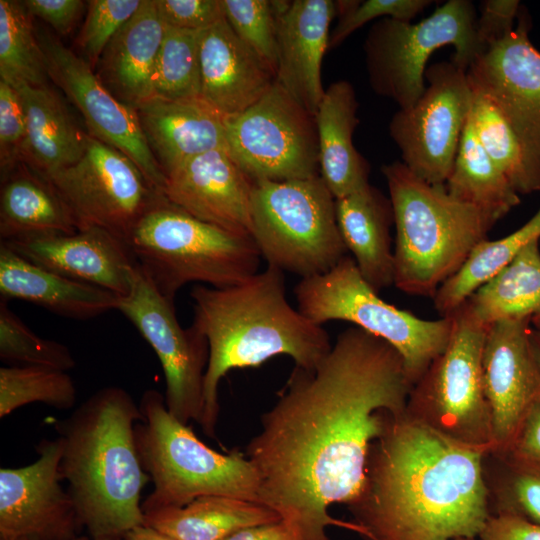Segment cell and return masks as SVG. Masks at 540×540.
<instances>
[{"mask_svg":"<svg viewBox=\"0 0 540 540\" xmlns=\"http://www.w3.org/2000/svg\"><path fill=\"white\" fill-rule=\"evenodd\" d=\"M412 387L396 349L355 326L315 368L294 366L244 452L259 476V503L303 540H330L329 526L360 535L329 508L358 497L370 446L405 415Z\"/></svg>","mask_w":540,"mask_h":540,"instance_id":"1","label":"cell"},{"mask_svg":"<svg viewBox=\"0 0 540 540\" xmlns=\"http://www.w3.org/2000/svg\"><path fill=\"white\" fill-rule=\"evenodd\" d=\"M486 453L404 416L369 450L363 488L347 505L365 540L479 537L491 516Z\"/></svg>","mask_w":540,"mask_h":540,"instance_id":"2","label":"cell"},{"mask_svg":"<svg viewBox=\"0 0 540 540\" xmlns=\"http://www.w3.org/2000/svg\"><path fill=\"white\" fill-rule=\"evenodd\" d=\"M190 297L192 324L209 346L199 424L208 437L215 438L218 387L229 371L260 366L277 355L313 369L331 349L327 331L289 303L283 271L274 266L229 287L197 285Z\"/></svg>","mask_w":540,"mask_h":540,"instance_id":"3","label":"cell"},{"mask_svg":"<svg viewBox=\"0 0 540 540\" xmlns=\"http://www.w3.org/2000/svg\"><path fill=\"white\" fill-rule=\"evenodd\" d=\"M140 407L123 388L99 389L57 421L60 470L91 540L124 538L144 524L141 495L151 481L139 456Z\"/></svg>","mask_w":540,"mask_h":540,"instance_id":"4","label":"cell"},{"mask_svg":"<svg viewBox=\"0 0 540 540\" xmlns=\"http://www.w3.org/2000/svg\"><path fill=\"white\" fill-rule=\"evenodd\" d=\"M395 225L394 285L409 295H435L497 222L433 185L402 162L381 168Z\"/></svg>","mask_w":540,"mask_h":540,"instance_id":"5","label":"cell"},{"mask_svg":"<svg viewBox=\"0 0 540 540\" xmlns=\"http://www.w3.org/2000/svg\"><path fill=\"white\" fill-rule=\"evenodd\" d=\"M139 407L143 420L135 428L137 448L153 483L142 502L144 513L213 495L259 503V476L243 453H221L207 446L189 424L169 412L157 390H146Z\"/></svg>","mask_w":540,"mask_h":540,"instance_id":"6","label":"cell"},{"mask_svg":"<svg viewBox=\"0 0 540 540\" xmlns=\"http://www.w3.org/2000/svg\"><path fill=\"white\" fill-rule=\"evenodd\" d=\"M127 244L140 270L172 301L188 283L238 284L257 273L261 261L251 235L202 221L164 197L139 219Z\"/></svg>","mask_w":540,"mask_h":540,"instance_id":"7","label":"cell"},{"mask_svg":"<svg viewBox=\"0 0 540 540\" xmlns=\"http://www.w3.org/2000/svg\"><path fill=\"white\" fill-rule=\"evenodd\" d=\"M298 310L318 325L346 321L389 343L401 355L412 385L446 348L451 315L422 319L379 297L346 255L328 272L301 278L294 288Z\"/></svg>","mask_w":540,"mask_h":540,"instance_id":"8","label":"cell"},{"mask_svg":"<svg viewBox=\"0 0 540 540\" xmlns=\"http://www.w3.org/2000/svg\"><path fill=\"white\" fill-rule=\"evenodd\" d=\"M250 216L261 257L283 272L301 278L323 274L347 255L335 198L320 175L253 182Z\"/></svg>","mask_w":540,"mask_h":540,"instance_id":"9","label":"cell"},{"mask_svg":"<svg viewBox=\"0 0 540 540\" xmlns=\"http://www.w3.org/2000/svg\"><path fill=\"white\" fill-rule=\"evenodd\" d=\"M476 20L472 1L449 0L415 24L392 18L375 22L363 45L374 92L393 100L399 109L411 108L425 91L430 56L444 46L454 48L451 61L467 72L484 51Z\"/></svg>","mask_w":540,"mask_h":540,"instance_id":"10","label":"cell"},{"mask_svg":"<svg viewBox=\"0 0 540 540\" xmlns=\"http://www.w3.org/2000/svg\"><path fill=\"white\" fill-rule=\"evenodd\" d=\"M451 316L449 342L413 385L406 415L489 454L494 446L492 418L482 375L488 327L473 317L465 303Z\"/></svg>","mask_w":540,"mask_h":540,"instance_id":"11","label":"cell"},{"mask_svg":"<svg viewBox=\"0 0 540 540\" xmlns=\"http://www.w3.org/2000/svg\"><path fill=\"white\" fill-rule=\"evenodd\" d=\"M227 150L253 181L320 175L315 117L277 81L244 112L226 117Z\"/></svg>","mask_w":540,"mask_h":540,"instance_id":"12","label":"cell"},{"mask_svg":"<svg viewBox=\"0 0 540 540\" xmlns=\"http://www.w3.org/2000/svg\"><path fill=\"white\" fill-rule=\"evenodd\" d=\"M70 212L77 230L100 228L127 242L160 198L125 154L87 134L81 157L43 176Z\"/></svg>","mask_w":540,"mask_h":540,"instance_id":"13","label":"cell"},{"mask_svg":"<svg viewBox=\"0 0 540 540\" xmlns=\"http://www.w3.org/2000/svg\"><path fill=\"white\" fill-rule=\"evenodd\" d=\"M426 88L409 109H399L389 123V134L402 163L417 177L445 185L469 119L473 90L467 72L451 60L425 71Z\"/></svg>","mask_w":540,"mask_h":540,"instance_id":"14","label":"cell"},{"mask_svg":"<svg viewBox=\"0 0 540 540\" xmlns=\"http://www.w3.org/2000/svg\"><path fill=\"white\" fill-rule=\"evenodd\" d=\"M120 311L156 353L165 377V403L179 421L200 424L209 346L191 324L183 328L174 301L163 296L137 265L129 293L120 297Z\"/></svg>","mask_w":540,"mask_h":540,"instance_id":"15","label":"cell"},{"mask_svg":"<svg viewBox=\"0 0 540 540\" xmlns=\"http://www.w3.org/2000/svg\"><path fill=\"white\" fill-rule=\"evenodd\" d=\"M39 42L48 76L80 111L88 134L125 154L153 190L163 196L165 174L147 142L136 109L120 101L93 73L88 61L59 40L45 35Z\"/></svg>","mask_w":540,"mask_h":540,"instance_id":"16","label":"cell"},{"mask_svg":"<svg viewBox=\"0 0 540 540\" xmlns=\"http://www.w3.org/2000/svg\"><path fill=\"white\" fill-rule=\"evenodd\" d=\"M29 465L0 469V540H74L83 527L62 486L63 441L43 439Z\"/></svg>","mask_w":540,"mask_h":540,"instance_id":"17","label":"cell"},{"mask_svg":"<svg viewBox=\"0 0 540 540\" xmlns=\"http://www.w3.org/2000/svg\"><path fill=\"white\" fill-rule=\"evenodd\" d=\"M531 27L522 6L512 32L478 55L467 77L471 88L495 105L540 168V51L530 41Z\"/></svg>","mask_w":540,"mask_h":540,"instance_id":"18","label":"cell"},{"mask_svg":"<svg viewBox=\"0 0 540 540\" xmlns=\"http://www.w3.org/2000/svg\"><path fill=\"white\" fill-rule=\"evenodd\" d=\"M531 319L488 327L482 354L485 395L490 407L493 450L505 454L530 406L540 399V371L531 343Z\"/></svg>","mask_w":540,"mask_h":540,"instance_id":"19","label":"cell"},{"mask_svg":"<svg viewBox=\"0 0 540 540\" xmlns=\"http://www.w3.org/2000/svg\"><path fill=\"white\" fill-rule=\"evenodd\" d=\"M253 181L228 150L194 157L165 173L163 197L190 215L230 232L251 235Z\"/></svg>","mask_w":540,"mask_h":540,"instance_id":"20","label":"cell"},{"mask_svg":"<svg viewBox=\"0 0 540 540\" xmlns=\"http://www.w3.org/2000/svg\"><path fill=\"white\" fill-rule=\"evenodd\" d=\"M1 243L41 267L120 297L131 290L137 270L127 242L100 228Z\"/></svg>","mask_w":540,"mask_h":540,"instance_id":"21","label":"cell"},{"mask_svg":"<svg viewBox=\"0 0 540 540\" xmlns=\"http://www.w3.org/2000/svg\"><path fill=\"white\" fill-rule=\"evenodd\" d=\"M277 20L276 81L315 117L325 90L323 56L329 47V27L336 1H273Z\"/></svg>","mask_w":540,"mask_h":540,"instance_id":"22","label":"cell"},{"mask_svg":"<svg viewBox=\"0 0 540 540\" xmlns=\"http://www.w3.org/2000/svg\"><path fill=\"white\" fill-rule=\"evenodd\" d=\"M201 98L225 117L257 102L276 75L226 19L200 33Z\"/></svg>","mask_w":540,"mask_h":540,"instance_id":"23","label":"cell"},{"mask_svg":"<svg viewBox=\"0 0 540 540\" xmlns=\"http://www.w3.org/2000/svg\"><path fill=\"white\" fill-rule=\"evenodd\" d=\"M135 109L164 174L204 153L227 150L226 117L201 97H153Z\"/></svg>","mask_w":540,"mask_h":540,"instance_id":"24","label":"cell"},{"mask_svg":"<svg viewBox=\"0 0 540 540\" xmlns=\"http://www.w3.org/2000/svg\"><path fill=\"white\" fill-rule=\"evenodd\" d=\"M0 295L20 299L73 319L117 310L120 296L41 267L0 244Z\"/></svg>","mask_w":540,"mask_h":540,"instance_id":"25","label":"cell"},{"mask_svg":"<svg viewBox=\"0 0 540 540\" xmlns=\"http://www.w3.org/2000/svg\"><path fill=\"white\" fill-rule=\"evenodd\" d=\"M165 27L155 0H143L99 60L98 77L120 101L133 108L154 97L153 75Z\"/></svg>","mask_w":540,"mask_h":540,"instance_id":"26","label":"cell"},{"mask_svg":"<svg viewBox=\"0 0 540 540\" xmlns=\"http://www.w3.org/2000/svg\"><path fill=\"white\" fill-rule=\"evenodd\" d=\"M338 229L361 275L379 293L394 285V255L390 227L394 223L390 198L370 184L335 199Z\"/></svg>","mask_w":540,"mask_h":540,"instance_id":"27","label":"cell"},{"mask_svg":"<svg viewBox=\"0 0 540 540\" xmlns=\"http://www.w3.org/2000/svg\"><path fill=\"white\" fill-rule=\"evenodd\" d=\"M357 110L353 86L341 80L325 90L315 114L320 176L335 199L369 184L368 163L353 144Z\"/></svg>","mask_w":540,"mask_h":540,"instance_id":"28","label":"cell"},{"mask_svg":"<svg viewBox=\"0 0 540 540\" xmlns=\"http://www.w3.org/2000/svg\"><path fill=\"white\" fill-rule=\"evenodd\" d=\"M9 83L17 90L25 112V159L42 176L76 162L84 152L87 134L75 125L60 98L47 85Z\"/></svg>","mask_w":540,"mask_h":540,"instance_id":"29","label":"cell"},{"mask_svg":"<svg viewBox=\"0 0 540 540\" xmlns=\"http://www.w3.org/2000/svg\"><path fill=\"white\" fill-rule=\"evenodd\" d=\"M281 517L264 504L227 496H202L183 507L144 513V524L176 540H224Z\"/></svg>","mask_w":540,"mask_h":540,"instance_id":"30","label":"cell"},{"mask_svg":"<svg viewBox=\"0 0 540 540\" xmlns=\"http://www.w3.org/2000/svg\"><path fill=\"white\" fill-rule=\"evenodd\" d=\"M4 179L0 197L1 241L77 231L67 207L42 175L21 171Z\"/></svg>","mask_w":540,"mask_h":540,"instance_id":"31","label":"cell"},{"mask_svg":"<svg viewBox=\"0 0 540 540\" xmlns=\"http://www.w3.org/2000/svg\"><path fill=\"white\" fill-rule=\"evenodd\" d=\"M539 242L526 245L464 302L481 324L489 327L505 320H532L540 314Z\"/></svg>","mask_w":540,"mask_h":540,"instance_id":"32","label":"cell"},{"mask_svg":"<svg viewBox=\"0 0 540 540\" xmlns=\"http://www.w3.org/2000/svg\"><path fill=\"white\" fill-rule=\"evenodd\" d=\"M445 188L496 221L520 203V195L480 144L470 116Z\"/></svg>","mask_w":540,"mask_h":540,"instance_id":"33","label":"cell"},{"mask_svg":"<svg viewBox=\"0 0 540 540\" xmlns=\"http://www.w3.org/2000/svg\"><path fill=\"white\" fill-rule=\"evenodd\" d=\"M534 240L540 241V208L511 234L497 240L485 239L476 245L461 268L433 296L437 312L441 317L454 313L480 286Z\"/></svg>","mask_w":540,"mask_h":540,"instance_id":"34","label":"cell"},{"mask_svg":"<svg viewBox=\"0 0 540 540\" xmlns=\"http://www.w3.org/2000/svg\"><path fill=\"white\" fill-rule=\"evenodd\" d=\"M472 90L470 121L484 150L519 195L540 191V168L495 105L484 94Z\"/></svg>","mask_w":540,"mask_h":540,"instance_id":"35","label":"cell"},{"mask_svg":"<svg viewBox=\"0 0 540 540\" xmlns=\"http://www.w3.org/2000/svg\"><path fill=\"white\" fill-rule=\"evenodd\" d=\"M484 473L491 515H512L540 524V463L489 453Z\"/></svg>","mask_w":540,"mask_h":540,"instance_id":"36","label":"cell"},{"mask_svg":"<svg viewBox=\"0 0 540 540\" xmlns=\"http://www.w3.org/2000/svg\"><path fill=\"white\" fill-rule=\"evenodd\" d=\"M30 16L22 2L0 0V75L43 86L49 76Z\"/></svg>","mask_w":540,"mask_h":540,"instance_id":"37","label":"cell"},{"mask_svg":"<svg viewBox=\"0 0 540 540\" xmlns=\"http://www.w3.org/2000/svg\"><path fill=\"white\" fill-rule=\"evenodd\" d=\"M76 400L77 390L67 371L41 366L0 368V418L35 402L68 410Z\"/></svg>","mask_w":540,"mask_h":540,"instance_id":"38","label":"cell"},{"mask_svg":"<svg viewBox=\"0 0 540 540\" xmlns=\"http://www.w3.org/2000/svg\"><path fill=\"white\" fill-rule=\"evenodd\" d=\"M200 33L165 27L153 75V94L169 100L201 97Z\"/></svg>","mask_w":540,"mask_h":540,"instance_id":"39","label":"cell"},{"mask_svg":"<svg viewBox=\"0 0 540 540\" xmlns=\"http://www.w3.org/2000/svg\"><path fill=\"white\" fill-rule=\"evenodd\" d=\"M0 359L15 366H41L68 371L76 361L70 349L57 341L39 337L0 301Z\"/></svg>","mask_w":540,"mask_h":540,"instance_id":"40","label":"cell"},{"mask_svg":"<svg viewBox=\"0 0 540 540\" xmlns=\"http://www.w3.org/2000/svg\"><path fill=\"white\" fill-rule=\"evenodd\" d=\"M226 20L236 35L277 70V20L273 1L223 0Z\"/></svg>","mask_w":540,"mask_h":540,"instance_id":"41","label":"cell"},{"mask_svg":"<svg viewBox=\"0 0 540 540\" xmlns=\"http://www.w3.org/2000/svg\"><path fill=\"white\" fill-rule=\"evenodd\" d=\"M88 3L78 45L88 63L94 66L112 38L142 6L143 0H92Z\"/></svg>","mask_w":540,"mask_h":540,"instance_id":"42","label":"cell"},{"mask_svg":"<svg viewBox=\"0 0 540 540\" xmlns=\"http://www.w3.org/2000/svg\"><path fill=\"white\" fill-rule=\"evenodd\" d=\"M432 0L337 1L339 20L329 37V47L340 45L350 34L376 18L411 22Z\"/></svg>","mask_w":540,"mask_h":540,"instance_id":"43","label":"cell"},{"mask_svg":"<svg viewBox=\"0 0 540 540\" xmlns=\"http://www.w3.org/2000/svg\"><path fill=\"white\" fill-rule=\"evenodd\" d=\"M26 117L17 90L0 79V159L4 178L24 156Z\"/></svg>","mask_w":540,"mask_h":540,"instance_id":"44","label":"cell"},{"mask_svg":"<svg viewBox=\"0 0 540 540\" xmlns=\"http://www.w3.org/2000/svg\"><path fill=\"white\" fill-rule=\"evenodd\" d=\"M165 26L203 31L226 19L223 0H155Z\"/></svg>","mask_w":540,"mask_h":540,"instance_id":"45","label":"cell"},{"mask_svg":"<svg viewBox=\"0 0 540 540\" xmlns=\"http://www.w3.org/2000/svg\"><path fill=\"white\" fill-rule=\"evenodd\" d=\"M521 3L518 0H484L476 20V34L485 50L490 44L506 37L515 27Z\"/></svg>","mask_w":540,"mask_h":540,"instance_id":"46","label":"cell"},{"mask_svg":"<svg viewBox=\"0 0 540 540\" xmlns=\"http://www.w3.org/2000/svg\"><path fill=\"white\" fill-rule=\"evenodd\" d=\"M22 4L30 15L48 23L59 35L71 32L83 7L80 0H25Z\"/></svg>","mask_w":540,"mask_h":540,"instance_id":"47","label":"cell"},{"mask_svg":"<svg viewBox=\"0 0 540 540\" xmlns=\"http://www.w3.org/2000/svg\"><path fill=\"white\" fill-rule=\"evenodd\" d=\"M502 455L540 463V399L530 406L509 450Z\"/></svg>","mask_w":540,"mask_h":540,"instance_id":"48","label":"cell"},{"mask_svg":"<svg viewBox=\"0 0 540 540\" xmlns=\"http://www.w3.org/2000/svg\"><path fill=\"white\" fill-rule=\"evenodd\" d=\"M479 538L481 540H540V524L512 515H491Z\"/></svg>","mask_w":540,"mask_h":540,"instance_id":"49","label":"cell"},{"mask_svg":"<svg viewBox=\"0 0 540 540\" xmlns=\"http://www.w3.org/2000/svg\"><path fill=\"white\" fill-rule=\"evenodd\" d=\"M224 540H303L300 532L285 520L249 527Z\"/></svg>","mask_w":540,"mask_h":540,"instance_id":"50","label":"cell"},{"mask_svg":"<svg viewBox=\"0 0 540 540\" xmlns=\"http://www.w3.org/2000/svg\"><path fill=\"white\" fill-rule=\"evenodd\" d=\"M125 540H176L146 525L139 526L130 531Z\"/></svg>","mask_w":540,"mask_h":540,"instance_id":"51","label":"cell"},{"mask_svg":"<svg viewBox=\"0 0 540 540\" xmlns=\"http://www.w3.org/2000/svg\"><path fill=\"white\" fill-rule=\"evenodd\" d=\"M530 343L534 357L536 359L539 371H540V331L537 329H531Z\"/></svg>","mask_w":540,"mask_h":540,"instance_id":"52","label":"cell"},{"mask_svg":"<svg viewBox=\"0 0 540 540\" xmlns=\"http://www.w3.org/2000/svg\"><path fill=\"white\" fill-rule=\"evenodd\" d=\"M531 324L534 325L535 329L540 331V314L532 318Z\"/></svg>","mask_w":540,"mask_h":540,"instance_id":"53","label":"cell"},{"mask_svg":"<svg viewBox=\"0 0 540 540\" xmlns=\"http://www.w3.org/2000/svg\"><path fill=\"white\" fill-rule=\"evenodd\" d=\"M17 540H25V539H17ZM74 540H91L89 536H79Z\"/></svg>","mask_w":540,"mask_h":540,"instance_id":"54","label":"cell"},{"mask_svg":"<svg viewBox=\"0 0 540 540\" xmlns=\"http://www.w3.org/2000/svg\"><path fill=\"white\" fill-rule=\"evenodd\" d=\"M454 540H481L479 537H473V538H458Z\"/></svg>","mask_w":540,"mask_h":540,"instance_id":"55","label":"cell"},{"mask_svg":"<svg viewBox=\"0 0 540 540\" xmlns=\"http://www.w3.org/2000/svg\"><path fill=\"white\" fill-rule=\"evenodd\" d=\"M112 540H125L124 538H121V539H112Z\"/></svg>","mask_w":540,"mask_h":540,"instance_id":"56","label":"cell"}]
</instances>
